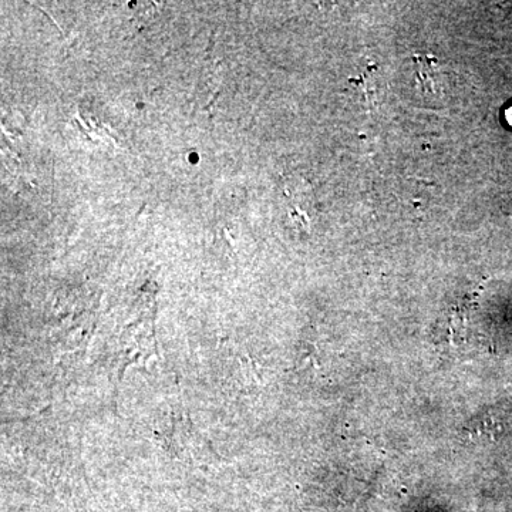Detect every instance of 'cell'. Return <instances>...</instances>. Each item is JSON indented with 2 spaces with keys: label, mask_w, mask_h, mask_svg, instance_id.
<instances>
[{
  "label": "cell",
  "mask_w": 512,
  "mask_h": 512,
  "mask_svg": "<svg viewBox=\"0 0 512 512\" xmlns=\"http://www.w3.org/2000/svg\"><path fill=\"white\" fill-rule=\"evenodd\" d=\"M413 62L417 90L423 96H441L443 94V82H441L439 59L427 53V55H413Z\"/></svg>",
  "instance_id": "6da1fadb"
},
{
  "label": "cell",
  "mask_w": 512,
  "mask_h": 512,
  "mask_svg": "<svg viewBox=\"0 0 512 512\" xmlns=\"http://www.w3.org/2000/svg\"><path fill=\"white\" fill-rule=\"evenodd\" d=\"M375 69V66H370L357 79H350V83L356 84L355 87L359 90L363 103L372 104V106L377 100L380 86L379 74L375 73Z\"/></svg>",
  "instance_id": "7a4b0ae2"
},
{
  "label": "cell",
  "mask_w": 512,
  "mask_h": 512,
  "mask_svg": "<svg viewBox=\"0 0 512 512\" xmlns=\"http://www.w3.org/2000/svg\"><path fill=\"white\" fill-rule=\"evenodd\" d=\"M505 119H507L508 124L512 126V106L508 107L507 111H505Z\"/></svg>",
  "instance_id": "3957f363"
}]
</instances>
